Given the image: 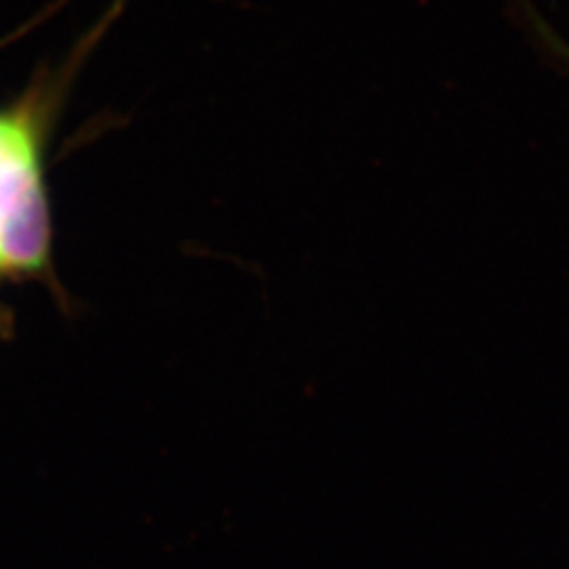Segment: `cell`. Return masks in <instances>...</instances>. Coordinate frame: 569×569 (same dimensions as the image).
Returning <instances> with one entry per match:
<instances>
[{
    "label": "cell",
    "instance_id": "cell-1",
    "mask_svg": "<svg viewBox=\"0 0 569 569\" xmlns=\"http://www.w3.org/2000/svg\"><path fill=\"white\" fill-rule=\"evenodd\" d=\"M51 243L39 100L0 114V268L37 270Z\"/></svg>",
    "mask_w": 569,
    "mask_h": 569
},
{
    "label": "cell",
    "instance_id": "cell-2",
    "mask_svg": "<svg viewBox=\"0 0 569 569\" xmlns=\"http://www.w3.org/2000/svg\"><path fill=\"white\" fill-rule=\"evenodd\" d=\"M538 30H540V34L545 37V41L549 42L550 49L561 58V60L566 61L569 66V44L568 42L561 41L552 30H549L547 26H538Z\"/></svg>",
    "mask_w": 569,
    "mask_h": 569
}]
</instances>
